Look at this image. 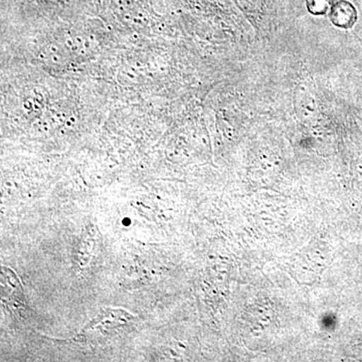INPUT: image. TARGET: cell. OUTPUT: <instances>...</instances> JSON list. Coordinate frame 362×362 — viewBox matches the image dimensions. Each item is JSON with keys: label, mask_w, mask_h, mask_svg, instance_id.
I'll use <instances>...</instances> for the list:
<instances>
[{"label": "cell", "mask_w": 362, "mask_h": 362, "mask_svg": "<svg viewBox=\"0 0 362 362\" xmlns=\"http://www.w3.org/2000/svg\"><path fill=\"white\" fill-rule=\"evenodd\" d=\"M331 21L338 28H350L356 21V11L349 1L340 0L331 7Z\"/></svg>", "instance_id": "obj_1"}, {"label": "cell", "mask_w": 362, "mask_h": 362, "mask_svg": "<svg viewBox=\"0 0 362 362\" xmlns=\"http://www.w3.org/2000/svg\"><path fill=\"white\" fill-rule=\"evenodd\" d=\"M306 4L309 13L321 16L329 11L331 0H306Z\"/></svg>", "instance_id": "obj_2"}]
</instances>
